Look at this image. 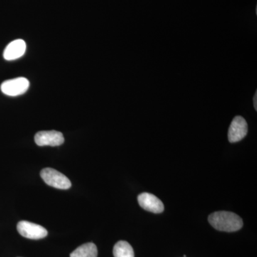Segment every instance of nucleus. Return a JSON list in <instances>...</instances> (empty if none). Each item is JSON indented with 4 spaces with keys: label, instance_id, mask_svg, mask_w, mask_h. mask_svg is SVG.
<instances>
[{
    "label": "nucleus",
    "instance_id": "f257e3e1",
    "mask_svg": "<svg viewBox=\"0 0 257 257\" xmlns=\"http://www.w3.org/2000/svg\"><path fill=\"white\" fill-rule=\"evenodd\" d=\"M214 229L226 232L239 231L243 226V220L239 216L230 211H216L208 218Z\"/></svg>",
    "mask_w": 257,
    "mask_h": 257
},
{
    "label": "nucleus",
    "instance_id": "f03ea898",
    "mask_svg": "<svg viewBox=\"0 0 257 257\" xmlns=\"http://www.w3.org/2000/svg\"><path fill=\"white\" fill-rule=\"evenodd\" d=\"M40 176L47 185L54 188L68 189L72 187L70 180L63 174L55 169H43L40 172Z\"/></svg>",
    "mask_w": 257,
    "mask_h": 257
},
{
    "label": "nucleus",
    "instance_id": "7ed1b4c3",
    "mask_svg": "<svg viewBox=\"0 0 257 257\" xmlns=\"http://www.w3.org/2000/svg\"><path fill=\"white\" fill-rule=\"evenodd\" d=\"M18 232L24 237L30 239L38 240L46 237L48 232L40 225L28 221H21L17 226Z\"/></svg>",
    "mask_w": 257,
    "mask_h": 257
},
{
    "label": "nucleus",
    "instance_id": "20e7f679",
    "mask_svg": "<svg viewBox=\"0 0 257 257\" xmlns=\"http://www.w3.org/2000/svg\"><path fill=\"white\" fill-rule=\"evenodd\" d=\"M30 87V82L25 77L5 81L1 84L2 92L6 95L17 96L25 94Z\"/></svg>",
    "mask_w": 257,
    "mask_h": 257
},
{
    "label": "nucleus",
    "instance_id": "39448f33",
    "mask_svg": "<svg viewBox=\"0 0 257 257\" xmlns=\"http://www.w3.org/2000/svg\"><path fill=\"white\" fill-rule=\"evenodd\" d=\"M248 133V125L242 116H235L230 124L228 139L231 143H236L242 140Z\"/></svg>",
    "mask_w": 257,
    "mask_h": 257
},
{
    "label": "nucleus",
    "instance_id": "423d86ee",
    "mask_svg": "<svg viewBox=\"0 0 257 257\" xmlns=\"http://www.w3.org/2000/svg\"><path fill=\"white\" fill-rule=\"evenodd\" d=\"M35 143L38 146L58 147L64 143V138L62 133L55 131H41L35 136Z\"/></svg>",
    "mask_w": 257,
    "mask_h": 257
},
{
    "label": "nucleus",
    "instance_id": "0eeeda50",
    "mask_svg": "<svg viewBox=\"0 0 257 257\" xmlns=\"http://www.w3.org/2000/svg\"><path fill=\"white\" fill-rule=\"evenodd\" d=\"M138 202L140 207L150 212L160 214L165 210L163 203L159 198L150 193H142L138 196Z\"/></svg>",
    "mask_w": 257,
    "mask_h": 257
},
{
    "label": "nucleus",
    "instance_id": "6e6552de",
    "mask_svg": "<svg viewBox=\"0 0 257 257\" xmlns=\"http://www.w3.org/2000/svg\"><path fill=\"white\" fill-rule=\"evenodd\" d=\"M26 52V43L23 40H16L7 46L4 51V58L8 61L18 60Z\"/></svg>",
    "mask_w": 257,
    "mask_h": 257
},
{
    "label": "nucleus",
    "instance_id": "1a4fd4ad",
    "mask_svg": "<svg viewBox=\"0 0 257 257\" xmlns=\"http://www.w3.org/2000/svg\"><path fill=\"white\" fill-rule=\"evenodd\" d=\"M97 248L94 243L81 245L71 253L70 257H97Z\"/></svg>",
    "mask_w": 257,
    "mask_h": 257
},
{
    "label": "nucleus",
    "instance_id": "9d476101",
    "mask_svg": "<svg viewBox=\"0 0 257 257\" xmlns=\"http://www.w3.org/2000/svg\"><path fill=\"white\" fill-rule=\"evenodd\" d=\"M114 257H135L133 246L125 241H118L113 248Z\"/></svg>",
    "mask_w": 257,
    "mask_h": 257
},
{
    "label": "nucleus",
    "instance_id": "9b49d317",
    "mask_svg": "<svg viewBox=\"0 0 257 257\" xmlns=\"http://www.w3.org/2000/svg\"><path fill=\"white\" fill-rule=\"evenodd\" d=\"M253 106H254L255 110H257V92H255L253 96Z\"/></svg>",
    "mask_w": 257,
    "mask_h": 257
}]
</instances>
